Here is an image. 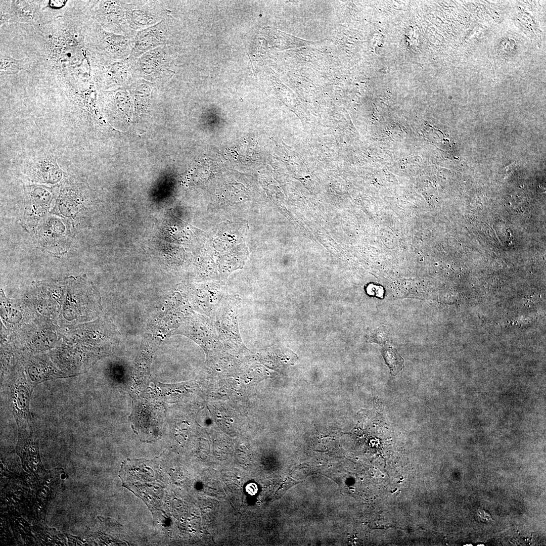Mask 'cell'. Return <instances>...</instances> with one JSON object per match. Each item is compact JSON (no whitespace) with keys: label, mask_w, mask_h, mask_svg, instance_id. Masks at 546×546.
<instances>
[{"label":"cell","mask_w":546,"mask_h":546,"mask_svg":"<svg viewBox=\"0 0 546 546\" xmlns=\"http://www.w3.org/2000/svg\"><path fill=\"white\" fill-rule=\"evenodd\" d=\"M239 303L237 298L226 297L212 318L220 340L235 345L242 343L238 325Z\"/></svg>","instance_id":"cell-1"},{"label":"cell","mask_w":546,"mask_h":546,"mask_svg":"<svg viewBox=\"0 0 546 546\" xmlns=\"http://www.w3.org/2000/svg\"><path fill=\"white\" fill-rule=\"evenodd\" d=\"M26 174L31 180L41 184L54 185L60 182L66 174L60 167L57 159L51 155H43L28 163Z\"/></svg>","instance_id":"cell-3"},{"label":"cell","mask_w":546,"mask_h":546,"mask_svg":"<svg viewBox=\"0 0 546 546\" xmlns=\"http://www.w3.org/2000/svg\"><path fill=\"white\" fill-rule=\"evenodd\" d=\"M125 62L119 61L112 64L108 66H104V72L101 77L103 79H108L112 83H123L130 79H133L132 75V69L128 66L129 64H126Z\"/></svg>","instance_id":"cell-9"},{"label":"cell","mask_w":546,"mask_h":546,"mask_svg":"<svg viewBox=\"0 0 546 546\" xmlns=\"http://www.w3.org/2000/svg\"><path fill=\"white\" fill-rule=\"evenodd\" d=\"M477 515L478 517H480V520H482L484 522H488L491 519L490 515L488 513H485V512L483 510H479L477 512Z\"/></svg>","instance_id":"cell-13"},{"label":"cell","mask_w":546,"mask_h":546,"mask_svg":"<svg viewBox=\"0 0 546 546\" xmlns=\"http://www.w3.org/2000/svg\"><path fill=\"white\" fill-rule=\"evenodd\" d=\"M7 10L1 9V26L10 20L36 23L40 17V5L38 1H5Z\"/></svg>","instance_id":"cell-4"},{"label":"cell","mask_w":546,"mask_h":546,"mask_svg":"<svg viewBox=\"0 0 546 546\" xmlns=\"http://www.w3.org/2000/svg\"><path fill=\"white\" fill-rule=\"evenodd\" d=\"M25 59H16L10 56L1 54L0 59L1 75H11L17 73L19 71L26 70Z\"/></svg>","instance_id":"cell-11"},{"label":"cell","mask_w":546,"mask_h":546,"mask_svg":"<svg viewBox=\"0 0 546 546\" xmlns=\"http://www.w3.org/2000/svg\"><path fill=\"white\" fill-rule=\"evenodd\" d=\"M33 388L23 375L17 377L13 382L12 404L18 430L31 429L30 402Z\"/></svg>","instance_id":"cell-2"},{"label":"cell","mask_w":546,"mask_h":546,"mask_svg":"<svg viewBox=\"0 0 546 546\" xmlns=\"http://www.w3.org/2000/svg\"><path fill=\"white\" fill-rule=\"evenodd\" d=\"M98 7L95 11V17L101 25L111 26L110 29L118 27L123 21L124 12L117 1H100Z\"/></svg>","instance_id":"cell-6"},{"label":"cell","mask_w":546,"mask_h":546,"mask_svg":"<svg viewBox=\"0 0 546 546\" xmlns=\"http://www.w3.org/2000/svg\"><path fill=\"white\" fill-rule=\"evenodd\" d=\"M387 332L386 331V329H379L373 334L374 336L372 337V340L373 342H375L380 344L384 343L387 339Z\"/></svg>","instance_id":"cell-12"},{"label":"cell","mask_w":546,"mask_h":546,"mask_svg":"<svg viewBox=\"0 0 546 546\" xmlns=\"http://www.w3.org/2000/svg\"><path fill=\"white\" fill-rule=\"evenodd\" d=\"M381 352L390 369V374L392 376L396 375L404 367V359L396 349L390 346L383 347Z\"/></svg>","instance_id":"cell-10"},{"label":"cell","mask_w":546,"mask_h":546,"mask_svg":"<svg viewBox=\"0 0 546 546\" xmlns=\"http://www.w3.org/2000/svg\"><path fill=\"white\" fill-rule=\"evenodd\" d=\"M96 49L97 53L113 60L124 58L129 51V40L128 38L119 35L109 33L103 30L101 27L98 30Z\"/></svg>","instance_id":"cell-5"},{"label":"cell","mask_w":546,"mask_h":546,"mask_svg":"<svg viewBox=\"0 0 546 546\" xmlns=\"http://www.w3.org/2000/svg\"><path fill=\"white\" fill-rule=\"evenodd\" d=\"M72 376H68L42 363H34L28 370V382L33 387L44 381Z\"/></svg>","instance_id":"cell-8"},{"label":"cell","mask_w":546,"mask_h":546,"mask_svg":"<svg viewBox=\"0 0 546 546\" xmlns=\"http://www.w3.org/2000/svg\"><path fill=\"white\" fill-rule=\"evenodd\" d=\"M26 194L32 209L31 215L34 217L42 215L47 211L52 200L51 189L44 186L33 185L26 187Z\"/></svg>","instance_id":"cell-7"}]
</instances>
